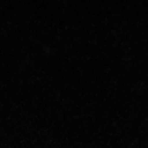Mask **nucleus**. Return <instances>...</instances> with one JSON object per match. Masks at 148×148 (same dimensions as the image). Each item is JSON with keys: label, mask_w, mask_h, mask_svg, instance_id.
<instances>
[]
</instances>
